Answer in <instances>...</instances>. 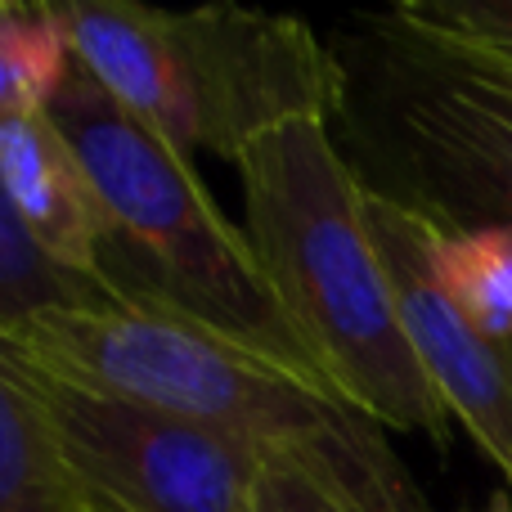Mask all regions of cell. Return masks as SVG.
<instances>
[{
  "label": "cell",
  "instance_id": "cell-15",
  "mask_svg": "<svg viewBox=\"0 0 512 512\" xmlns=\"http://www.w3.org/2000/svg\"><path fill=\"white\" fill-rule=\"evenodd\" d=\"M77 512H122V508H117L113 499H104L99 490H90L77 481Z\"/></svg>",
  "mask_w": 512,
  "mask_h": 512
},
{
  "label": "cell",
  "instance_id": "cell-14",
  "mask_svg": "<svg viewBox=\"0 0 512 512\" xmlns=\"http://www.w3.org/2000/svg\"><path fill=\"white\" fill-rule=\"evenodd\" d=\"M248 512H351L328 486H319L310 472L292 463H261L252 481Z\"/></svg>",
  "mask_w": 512,
  "mask_h": 512
},
{
  "label": "cell",
  "instance_id": "cell-7",
  "mask_svg": "<svg viewBox=\"0 0 512 512\" xmlns=\"http://www.w3.org/2000/svg\"><path fill=\"white\" fill-rule=\"evenodd\" d=\"M364 207L396 288L400 324L427 382L454 423H463V432L477 441V450L512 481V364L445 292L432 261L436 216L414 207L405 194L373 185Z\"/></svg>",
  "mask_w": 512,
  "mask_h": 512
},
{
  "label": "cell",
  "instance_id": "cell-11",
  "mask_svg": "<svg viewBox=\"0 0 512 512\" xmlns=\"http://www.w3.org/2000/svg\"><path fill=\"white\" fill-rule=\"evenodd\" d=\"M117 301L122 297H113L104 283L63 270L36 248L0 185V333L54 315V310H108Z\"/></svg>",
  "mask_w": 512,
  "mask_h": 512
},
{
  "label": "cell",
  "instance_id": "cell-12",
  "mask_svg": "<svg viewBox=\"0 0 512 512\" xmlns=\"http://www.w3.org/2000/svg\"><path fill=\"white\" fill-rule=\"evenodd\" d=\"M72 68V45L59 5L0 0V113L45 104Z\"/></svg>",
  "mask_w": 512,
  "mask_h": 512
},
{
  "label": "cell",
  "instance_id": "cell-6",
  "mask_svg": "<svg viewBox=\"0 0 512 512\" xmlns=\"http://www.w3.org/2000/svg\"><path fill=\"white\" fill-rule=\"evenodd\" d=\"M81 486L122 512H248L265 459L149 405L59 378L0 337Z\"/></svg>",
  "mask_w": 512,
  "mask_h": 512
},
{
  "label": "cell",
  "instance_id": "cell-9",
  "mask_svg": "<svg viewBox=\"0 0 512 512\" xmlns=\"http://www.w3.org/2000/svg\"><path fill=\"white\" fill-rule=\"evenodd\" d=\"M0 512H77V477L0 346Z\"/></svg>",
  "mask_w": 512,
  "mask_h": 512
},
{
  "label": "cell",
  "instance_id": "cell-10",
  "mask_svg": "<svg viewBox=\"0 0 512 512\" xmlns=\"http://www.w3.org/2000/svg\"><path fill=\"white\" fill-rule=\"evenodd\" d=\"M432 261L445 292L512 364V230L504 225L459 230L436 221Z\"/></svg>",
  "mask_w": 512,
  "mask_h": 512
},
{
  "label": "cell",
  "instance_id": "cell-4",
  "mask_svg": "<svg viewBox=\"0 0 512 512\" xmlns=\"http://www.w3.org/2000/svg\"><path fill=\"white\" fill-rule=\"evenodd\" d=\"M59 14L81 68L189 158L239 162L261 135L346 104L342 63L301 18L126 0H68Z\"/></svg>",
  "mask_w": 512,
  "mask_h": 512
},
{
  "label": "cell",
  "instance_id": "cell-5",
  "mask_svg": "<svg viewBox=\"0 0 512 512\" xmlns=\"http://www.w3.org/2000/svg\"><path fill=\"white\" fill-rule=\"evenodd\" d=\"M382 108L418 180L414 207L436 221L512 230V59L373 18Z\"/></svg>",
  "mask_w": 512,
  "mask_h": 512
},
{
  "label": "cell",
  "instance_id": "cell-16",
  "mask_svg": "<svg viewBox=\"0 0 512 512\" xmlns=\"http://www.w3.org/2000/svg\"><path fill=\"white\" fill-rule=\"evenodd\" d=\"M486 512H512V499H508V495H495V499L486 504Z\"/></svg>",
  "mask_w": 512,
  "mask_h": 512
},
{
  "label": "cell",
  "instance_id": "cell-3",
  "mask_svg": "<svg viewBox=\"0 0 512 512\" xmlns=\"http://www.w3.org/2000/svg\"><path fill=\"white\" fill-rule=\"evenodd\" d=\"M45 108L77 144L117 225L99 265V279L113 297L131 306L176 310L333 391L274 301L252 239L225 221L189 153H180L122 99L108 95L77 63V54Z\"/></svg>",
  "mask_w": 512,
  "mask_h": 512
},
{
  "label": "cell",
  "instance_id": "cell-13",
  "mask_svg": "<svg viewBox=\"0 0 512 512\" xmlns=\"http://www.w3.org/2000/svg\"><path fill=\"white\" fill-rule=\"evenodd\" d=\"M387 14L427 36L512 59V0H405Z\"/></svg>",
  "mask_w": 512,
  "mask_h": 512
},
{
  "label": "cell",
  "instance_id": "cell-2",
  "mask_svg": "<svg viewBox=\"0 0 512 512\" xmlns=\"http://www.w3.org/2000/svg\"><path fill=\"white\" fill-rule=\"evenodd\" d=\"M234 167L252 252L324 382L373 423L445 450L454 418L405 337L369 230V185L337 153L328 122L279 126Z\"/></svg>",
  "mask_w": 512,
  "mask_h": 512
},
{
  "label": "cell",
  "instance_id": "cell-8",
  "mask_svg": "<svg viewBox=\"0 0 512 512\" xmlns=\"http://www.w3.org/2000/svg\"><path fill=\"white\" fill-rule=\"evenodd\" d=\"M0 185L18 225L54 265L104 283L99 265L117 225L77 144L63 135L45 104H18L0 113Z\"/></svg>",
  "mask_w": 512,
  "mask_h": 512
},
{
  "label": "cell",
  "instance_id": "cell-1",
  "mask_svg": "<svg viewBox=\"0 0 512 512\" xmlns=\"http://www.w3.org/2000/svg\"><path fill=\"white\" fill-rule=\"evenodd\" d=\"M41 369L292 463L351 512H427L387 427L342 396L162 306L54 310L0 333Z\"/></svg>",
  "mask_w": 512,
  "mask_h": 512
}]
</instances>
